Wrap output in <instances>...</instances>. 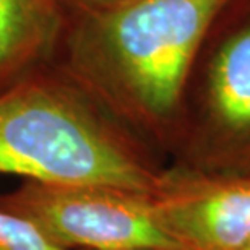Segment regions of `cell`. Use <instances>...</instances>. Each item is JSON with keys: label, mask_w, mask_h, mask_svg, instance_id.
Returning <instances> with one entry per match:
<instances>
[{"label": "cell", "mask_w": 250, "mask_h": 250, "mask_svg": "<svg viewBox=\"0 0 250 250\" xmlns=\"http://www.w3.org/2000/svg\"><path fill=\"white\" fill-rule=\"evenodd\" d=\"M172 159L200 171L250 172V26L231 34L208 61Z\"/></svg>", "instance_id": "cell-4"}, {"label": "cell", "mask_w": 250, "mask_h": 250, "mask_svg": "<svg viewBox=\"0 0 250 250\" xmlns=\"http://www.w3.org/2000/svg\"><path fill=\"white\" fill-rule=\"evenodd\" d=\"M151 200L181 250H241L250 241V172L200 171L172 163Z\"/></svg>", "instance_id": "cell-5"}, {"label": "cell", "mask_w": 250, "mask_h": 250, "mask_svg": "<svg viewBox=\"0 0 250 250\" xmlns=\"http://www.w3.org/2000/svg\"><path fill=\"white\" fill-rule=\"evenodd\" d=\"M241 250H250V241H249V242H247L246 246H244V247H242Z\"/></svg>", "instance_id": "cell-9"}, {"label": "cell", "mask_w": 250, "mask_h": 250, "mask_svg": "<svg viewBox=\"0 0 250 250\" xmlns=\"http://www.w3.org/2000/svg\"><path fill=\"white\" fill-rule=\"evenodd\" d=\"M65 21L59 0H0V91L52 65Z\"/></svg>", "instance_id": "cell-6"}, {"label": "cell", "mask_w": 250, "mask_h": 250, "mask_svg": "<svg viewBox=\"0 0 250 250\" xmlns=\"http://www.w3.org/2000/svg\"><path fill=\"white\" fill-rule=\"evenodd\" d=\"M229 0H127L67 18L52 65L158 153H176L198 51Z\"/></svg>", "instance_id": "cell-1"}, {"label": "cell", "mask_w": 250, "mask_h": 250, "mask_svg": "<svg viewBox=\"0 0 250 250\" xmlns=\"http://www.w3.org/2000/svg\"><path fill=\"white\" fill-rule=\"evenodd\" d=\"M0 209L26 219L62 250H181L149 193L24 179L0 193Z\"/></svg>", "instance_id": "cell-3"}, {"label": "cell", "mask_w": 250, "mask_h": 250, "mask_svg": "<svg viewBox=\"0 0 250 250\" xmlns=\"http://www.w3.org/2000/svg\"><path fill=\"white\" fill-rule=\"evenodd\" d=\"M0 250H62L26 219L0 209Z\"/></svg>", "instance_id": "cell-7"}, {"label": "cell", "mask_w": 250, "mask_h": 250, "mask_svg": "<svg viewBox=\"0 0 250 250\" xmlns=\"http://www.w3.org/2000/svg\"><path fill=\"white\" fill-rule=\"evenodd\" d=\"M63 8L65 18L80 17V15H88L99 12V10L111 8L114 5L124 3L127 0H59Z\"/></svg>", "instance_id": "cell-8"}, {"label": "cell", "mask_w": 250, "mask_h": 250, "mask_svg": "<svg viewBox=\"0 0 250 250\" xmlns=\"http://www.w3.org/2000/svg\"><path fill=\"white\" fill-rule=\"evenodd\" d=\"M158 154L54 65L0 91V176L151 195Z\"/></svg>", "instance_id": "cell-2"}]
</instances>
